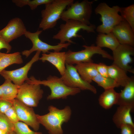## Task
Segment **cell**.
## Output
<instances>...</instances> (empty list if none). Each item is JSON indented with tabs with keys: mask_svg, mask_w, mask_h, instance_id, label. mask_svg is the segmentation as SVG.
<instances>
[{
	"mask_svg": "<svg viewBox=\"0 0 134 134\" xmlns=\"http://www.w3.org/2000/svg\"><path fill=\"white\" fill-rule=\"evenodd\" d=\"M49 112L43 115L36 114L40 124L48 131L49 134H63L62 125L70 119L72 114L70 107L66 106L60 109L53 105L48 107Z\"/></svg>",
	"mask_w": 134,
	"mask_h": 134,
	"instance_id": "6da1fadb",
	"label": "cell"
},
{
	"mask_svg": "<svg viewBox=\"0 0 134 134\" xmlns=\"http://www.w3.org/2000/svg\"><path fill=\"white\" fill-rule=\"evenodd\" d=\"M30 84L42 85L49 87L51 93L47 97L48 100L66 99L70 95H75L80 93L81 90L78 88H72L66 85L61 77L56 76H49L46 80H41L31 76L26 81Z\"/></svg>",
	"mask_w": 134,
	"mask_h": 134,
	"instance_id": "7a4b0ae2",
	"label": "cell"
},
{
	"mask_svg": "<svg viewBox=\"0 0 134 134\" xmlns=\"http://www.w3.org/2000/svg\"><path fill=\"white\" fill-rule=\"evenodd\" d=\"M120 7L118 5L110 7L105 2L100 3L97 5L95 13L100 15L102 24L96 28L97 32L106 34L111 32L115 26L124 20L119 14Z\"/></svg>",
	"mask_w": 134,
	"mask_h": 134,
	"instance_id": "3957f363",
	"label": "cell"
},
{
	"mask_svg": "<svg viewBox=\"0 0 134 134\" xmlns=\"http://www.w3.org/2000/svg\"><path fill=\"white\" fill-rule=\"evenodd\" d=\"M73 0H53L45 5V8L41 12L42 19L39 28L45 31L54 28L63 12Z\"/></svg>",
	"mask_w": 134,
	"mask_h": 134,
	"instance_id": "277c9868",
	"label": "cell"
},
{
	"mask_svg": "<svg viewBox=\"0 0 134 134\" xmlns=\"http://www.w3.org/2000/svg\"><path fill=\"white\" fill-rule=\"evenodd\" d=\"M94 1L84 0L72 3L62 13L61 18L66 22L69 19L79 21L89 25L92 12V4Z\"/></svg>",
	"mask_w": 134,
	"mask_h": 134,
	"instance_id": "5b68a950",
	"label": "cell"
},
{
	"mask_svg": "<svg viewBox=\"0 0 134 134\" xmlns=\"http://www.w3.org/2000/svg\"><path fill=\"white\" fill-rule=\"evenodd\" d=\"M65 22V24L60 25V30L53 37V39L59 40L60 44H64L66 42L70 43H73L71 40L72 38L82 37L81 35L77 34L80 30L86 31L88 33H94L96 28L94 24L87 25L73 20L69 19Z\"/></svg>",
	"mask_w": 134,
	"mask_h": 134,
	"instance_id": "8992f818",
	"label": "cell"
},
{
	"mask_svg": "<svg viewBox=\"0 0 134 134\" xmlns=\"http://www.w3.org/2000/svg\"><path fill=\"white\" fill-rule=\"evenodd\" d=\"M82 46L84 49L80 51L73 52L69 50L65 52L66 63L73 65L81 62H93L92 58L96 54L101 55L104 58L113 60L112 56L94 44L90 46L84 45Z\"/></svg>",
	"mask_w": 134,
	"mask_h": 134,
	"instance_id": "52a82bcc",
	"label": "cell"
},
{
	"mask_svg": "<svg viewBox=\"0 0 134 134\" xmlns=\"http://www.w3.org/2000/svg\"><path fill=\"white\" fill-rule=\"evenodd\" d=\"M40 85L24 82L19 86L16 98L27 106L37 107L43 93Z\"/></svg>",
	"mask_w": 134,
	"mask_h": 134,
	"instance_id": "ba28073f",
	"label": "cell"
},
{
	"mask_svg": "<svg viewBox=\"0 0 134 134\" xmlns=\"http://www.w3.org/2000/svg\"><path fill=\"white\" fill-rule=\"evenodd\" d=\"M42 30H37L34 33H31L27 30L24 35L31 41L33 46L29 50H25L22 52V54L28 57L33 52L36 51L42 52L43 53L49 52L50 50H53L54 52H60L63 48L67 49L71 43L67 42L61 44L59 43L56 45L49 44L42 41L39 37Z\"/></svg>",
	"mask_w": 134,
	"mask_h": 134,
	"instance_id": "9c48e42d",
	"label": "cell"
},
{
	"mask_svg": "<svg viewBox=\"0 0 134 134\" xmlns=\"http://www.w3.org/2000/svg\"><path fill=\"white\" fill-rule=\"evenodd\" d=\"M61 77L64 83L69 87L78 88L81 90H89L95 94L97 93L95 87L83 80L72 65L66 63L65 72Z\"/></svg>",
	"mask_w": 134,
	"mask_h": 134,
	"instance_id": "30bf717a",
	"label": "cell"
},
{
	"mask_svg": "<svg viewBox=\"0 0 134 134\" xmlns=\"http://www.w3.org/2000/svg\"><path fill=\"white\" fill-rule=\"evenodd\" d=\"M113 52V64L126 72L134 73V70L130 64L133 61L131 56L134 55L133 47L127 44H120Z\"/></svg>",
	"mask_w": 134,
	"mask_h": 134,
	"instance_id": "8fae6325",
	"label": "cell"
},
{
	"mask_svg": "<svg viewBox=\"0 0 134 134\" xmlns=\"http://www.w3.org/2000/svg\"><path fill=\"white\" fill-rule=\"evenodd\" d=\"M41 52L40 51H36L31 60L23 67L11 70H7L4 69L0 72V75L5 80H9L17 85H21L25 81L29 79L27 76L28 72L32 65L39 60Z\"/></svg>",
	"mask_w": 134,
	"mask_h": 134,
	"instance_id": "7c38bea8",
	"label": "cell"
},
{
	"mask_svg": "<svg viewBox=\"0 0 134 134\" xmlns=\"http://www.w3.org/2000/svg\"><path fill=\"white\" fill-rule=\"evenodd\" d=\"M13 104L19 121L30 126L35 131H38L40 124L33 108L25 105L16 98L13 101Z\"/></svg>",
	"mask_w": 134,
	"mask_h": 134,
	"instance_id": "4fadbf2b",
	"label": "cell"
},
{
	"mask_svg": "<svg viewBox=\"0 0 134 134\" xmlns=\"http://www.w3.org/2000/svg\"><path fill=\"white\" fill-rule=\"evenodd\" d=\"M26 31L22 20L15 17L9 21L7 25L0 30V36L9 43L13 39L24 35Z\"/></svg>",
	"mask_w": 134,
	"mask_h": 134,
	"instance_id": "5bb4252c",
	"label": "cell"
},
{
	"mask_svg": "<svg viewBox=\"0 0 134 134\" xmlns=\"http://www.w3.org/2000/svg\"><path fill=\"white\" fill-rule=\"evenodd\" d=\"M120 44L134 45V31L124 20L115 26L111 32Z\"/></svg>",
	"mask_w": 134,
	"mask_h": 134,
	"instance_id": "9a60e30c",
	"label": "cell"
},
{
	"mask_svg": "<svg viewBox=\"0 0 134 134\" xmlns=\"http://www.w3.org/2000/svg\"><path fill=\"white\" fill-rule=\"evenodd\" d=\"M134 108L129 105H119L112 117V121L116 126L120 128L122 125H129L134 127L131 112Z\"/></svg>",
	"mask_w": 134,
	"mask_h": 134,
	"instance_id": "2e32d148",
	"label": "cell"
},
{
	"mask_svg": "<svg viewBox=\"0 0 134 134\" xmlns=\"http://www.w3.org/2000/svg\"><path fill=\"white\" fill-rule=\"evenodd\" d=\"M49 54L43 53L39 60L43 62L47 61L52 64L57 69L61 75L64 73L66 69L65 52H49Z\"/></svg>",
	"mask_w": 134,
	"mask_h": 134,
	"instance_id": "e0dca14e",
	"label": "cell"
},
{
	"mask_svg": "<svg viewBox=\"0 0 134 134\" xmlns=\"http://www.w3.org/2000/svg\"><path fill=\"white\" fill-rule=\"evenodd\" d=\"M97 64L93 62L80 63L75 67L82 78L90 83L93 79L99 73L97 69Z\"/></svg>",
	"mask_w": 134,
	"mask_h": 134,
	"instance_id": "ac0fdd59",
	"label": "cell"
},
{
	"mask_svg": "<svg viewBox=\"0 0 134 134\" xmlns=\"http://www.w3.org/2000/svg\"><path fill=\"white\" fill-rule=\"evenodd\" d=\"M123 90L119 93L118 100L116 104L129 105L134 108V79L132 77L129 83Z\"/></svg>",
	"mask_w": 134,
	"mask_h": 134,
	"instance_id": "d6986e66",
	"label": "cell"
},
{
	"mask_svg": "<svg viewBox=\"0 0 134 134\" xmlns=\"http://www.w3.org/2000/svg\"><path fill=\"white\" fill-rule=\"evenodd\" d=\"M109 77L114 80L120 86L124 87L130 81L131 78L128 76L126 72L115 65L108 66Z\"/></svg>",
	"mask_w": 134,
	"mask_h": 134,
	"instance_id": "ffe728a7",
	"label": "cell"
},
{
	"mask_svg": "<svg viewBox=\"0 0 134 134\" xmlns=\"http://www.w3.org/2000/svg\"><path fill=\"white\" fill-rule=\"evenodd\" d=\"M96 44L100 48H107L112 51L120 44L112 32L106 34L99 33L96 37Z\"/></svg>",
	"mask_w": 134,
	"mask_h": 134,
	"instance_id": "44dd1931",
	"label": "cell"
},
{
	"mask_svg": "<svg viewBox=\"0 0 134 134\" xmlns=\"http://www.w3.org/2000/svg\"><path fill=\"white\" fill-rule=\"evenodd\" d=\"M118 97L119 93L116 92L114 88L104 90L100 96L99 103L104 109H109L114 105L117 104Z\"/></svg>",
	"mask_w": 134,
	"mask_h": 134,
	"instance_id": "7402d4cb",
	"label": "cell"
},
{
	"mask_svg": "<svg viewBox=\"0 0 134 134\" xmlns=\"http://www.w3.org/2000/svg\"><path fill=\"white\" fill-rule=\"evenodd\" d=\"M0 86L2 93V99L13 103L16 98L19 86L12 83L9 79L5 80Z\"/></svg>",
	"mask_w": 134,
	"mask_h": 134,
	"instance_id": "603a6c76",
	"label": "cell"
},
{
	"mask_svg": "<svg viewBox=\"0 0 134 134\" xmlns=\"http://www.w3.org/2000/svg\"><path fill=\"white\" fill-rule=\"evenodd\" d=\"M20 53H5L0 52V73L6 67L13 64H20L23 63Z\"/></svg>",
	"mask_w": 134,
	"mask_h": 134,
	"instance_id": "cb8c5ba5",
	"label": "cell"
},
{
	"mask_svg": "<svg viewBox=\"0 0 134 134\" xmlns=\"http://www.w3.org/2000/svg\"><path fill=\"white\" fill-rule=\"evenodd\" d=\"M98 85L102 87L104 90L118 87L119 85L111 78L105 77L98 74L93 79Z\"/></svg>",
	"mask_w": 134,
	"mask_h": 134,
	"instance_id": "d4e9b609",
	"label": "cell"
},
{
	"mask_svg": "<svg viewBox=\"0 0 134 134\" xmlns=\"http://www.w3.org/2000/svg\"><path fill=\"white\" fill-rule=\"evenodd\" d=\"M123 19L129 24L134 31V4L125 7H120L119 11Z\"/></svg>",
	"mask_w": 134,
	"mask_h": 134,
	"instance_id": "484cf974",
	"label": "cell"
},
{
	"mask_svg": "<svg viewBox=\"0 0 134 134\" xmlns=\"http://www.w3.org/2000/svg\"><path fill=\"white\" fill-rule=\"evenodd\" d=\"M14 131L16 134H42L40 132L33 131L24 123L19 121L14 123Z\"/></svg>",
	"mask_w": 134,
	"mask_h": 134,
	"instance_id": "4316f807",
	"label": "cell"
},
{
	"mask_svg": "<svg viewBox=\"0 0 134 134\" xmlns=\"http://www.w3.org/2000/svg\"><path fill=\"white\" fill-rule=\"evenodd\" d=\"M0 129L9 133L14 131V125L3 113H0Z\"/></svg>",
	"mask_w": 134,
	"mask_h": 134,
	"instance_id": "83f0119b",
	"label": "cell"
},
{
	"mask_svg": "<svg viewBox=\"0 0 134 134\" xmlns=\"http://www.w3.org/2000/svg\"><path fill=\"white\" fill-rule=\"evenodd\" d=\"M4 114L14 124L19 121L15 109L13 105L8 109Z\"/></svg>",
	"mask_w": 134,
	"mask_h": 134,
	"instance_id": "f1b7e54d",
	"label": "cell"
},
{
	"mask_svg": "<svg viewBox=\"0 0 134 134\" xmlns=\"http://www.w3.org/2000/svg\"><path fill=\"white\" fill-rule=\"evenodd\" d=\"M53 0H27V5L30 7L32 10L35 9L38 6L42 4H46L53 1Z\"/></svg>",
	"mask_w": 134,
	"mask_h": 134,
	"instance_id": "f546056e",
	"label": "cell"
},
{
	"mask_svg": "<svg viewBox=\"0 0 134 134\" xmlns=\"http://www.w3.org/2000/svg\"><path fill=\"white\" fill-rule=\"evenodd\" d=\"M96 67L99 74L105 77H109L108 72V66L103 63H100L97 64Z\"/></svg>",
	"mask_w": 134,
	"mask_h": 134,
	"instance_id": "4dcf8cb0",
	"label": "cell"
},
{
	"mask_svg": "<svg viewBox=\"0 0 134 134\" xmlns=\"http://www.w3.org/2000/svg\"><path fill=\"white\" fill-rule=\"evenodd\" d=\"M13 105L12 102L0 99V113L4 114L7 110Z\"/></svg>",
	"mask_w": 134,
	"mask_h": 134,
	"instance_id": "1f68e13d",
	"label": "cell"
},
{
	"mask_svg": "<svg viewBox=\"0 0 134 134\" xmlns=\"http://www.w3.org/2000/svg\"><path fill=\"white\" fill-rule=\"evenodd\" d=\"M120 134H134V127L129 125L122 126L120 128Z\"/></svg>",
	"mask_w": 134,
	"mask_h": 134,
	"instance_id": "d6a6232c",
	"label": "cell"
},
{
	"mask_svg": "<svg viewBox=\"0 0 134 134\" xmlns=\"http://www.w3.org/2000/svg\"><path fill=\"white\" fill-rule=\"evenodd\" d=\"M4 49L7 51V53H9L12 47L9 43L4 40L0 36V50Z\"/></svg>",
	"mask_w": 134,
	"mask_h": 134,
	"instance_id": "836d02e7",
	"label": "cell"
},
{
	"mask_svg": "<svg viewBox=\"0 0 134 134\" xmlns=\"http://www.w3.org/2000/svg\"><path fill=\"white\" fill-rule=\"evenodd\" d=\"M27 0H13L12 1L17 6L22 7L27 5Z\"/></svg>",
	"mask_w": 134,
	"mask_h": 134,
	"instance_id": "e575fe53",
	"label": "cell"
},
{
	"mask_svg": "<svg viewBox=\"0 0 134 134\" xmlns=\"http://www.w3.org/2000/svg\"><path fill=\"white\" fill-rule=\"evenodd\" d=\"M6 132L0 129V134H8Z\"/></svg>",
	"mask_w": 134,
	"mask_h": 134,
	"instance_id": "d590c367",
	"label": "cell"
},
{
	"mask_svg": "<svg viewBox=\"0 0 134 134\" xmlns=\"http://www.w3.org/2000/svg\"><path fill=\"white\" fill-rule=\"evenodd\" d=\"M2 93L1 89L0 86V99H2Z\"/></svg>",
	"mask_w": 134,
	"mask_h": 134,
	"instance_id": "8d00e7d4",
	"label": "cell"
},
{
	"mask_svg": "<svg viewBox=\"0 0 134 134\" xmlns=\"http://www.w3.org/2000/svg\"><path fill=\"white\" fill-rule=\"evenodd\" d=\"M8 134H16L14 131L11 132L9 133Z\"/></svg>",
	"mask_w": 134,
	"mask_h": 134,
	"instance_id": "74e56055",
	"label": "cell"
}]
</instances>
